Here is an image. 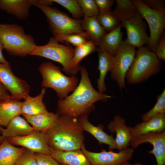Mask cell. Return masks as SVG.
I'll use <instances>...</instances> for the list:
<instances>
[{"label": "cell", "mask_w": 165, "mask_h": 165, "mask_svg": "<svg viewBox=\"0 0 165 165\" xmlns=\"http://www.w3.org/2000/svg\"><path fill=\"white\" fill-rule=\"evenodd\" d=\"M97 49L98 47L91 40L75 47L73 57L69 65L68 75L72 76L76 74L80 70V61L90 54L97 51Z\"/></svg>", "instance_id": "obj_24"}, {"label": "cell", "mask_w": 165, "mask_h": 165, "mask_svg": "<svg viewBox=\"0 0 165 165\" xmlns=\"http://www.w3.org/2000/svg\"><path fill=\"white\" fill-rule=\"evenodd\" d=\"M32 3L33 5L41 10L46 15L50 29L53 36L59 34L73 33L87 35L82 28L81 20L72 18L56 7L41 5L36 0H32Z\"/></svg>", "instance_id": "obj_6"}, {"label": "cell", "mask_w": 165, "mask_h": 165, "mask_svg": "<svg viewBox=\"0 0 165 165\" xmlns=\"http://www.w3.org/2000/svg\"><path fill=\"white\" fill-rule=\"evenodd\" d=\"M34 130L25 118L19 115L11 120L2 134L6 138H13L26 136Z\"/></svg>", "instance_id": "obj_20"}, {"label": "cell", "mask_w": 165, "mask_h": 165, "mask_svg": "<svg viewBox=\"0 0 165 165\" xmlns=\"http://www.w3.org/2000/svg\"><path fill=\"white\" fill-rule=\"evenodd\" d=\"M32 5V0H0V9L21 20L29 16Z\"/></svg>", "instance_id": "obj_18"}, {"label": "cell", "mask_w": 165, "mask_h": 165, "mask_svg": "<svg viewBox=\"0 0 165 165\" xmlns=\"http://www.w3.org/2000/svg\"><path fill=\"white\" fill-rule=\"evenodd\" d=\"M79 82L73 93L57 102L56 113L79 118L87 115L94 108V104L98 101L105 102L112 96L101 94L93 87L86 68L81 66Z\"/></svg>", "instance_id": "obj_1"}, {"label": "cell", "mask_w": 165, "mask_h": 165, "mask_svg": "<svg viewBox=\"0 0 165 165\" xmlns=\"http://www.w3.org/2000/svg\"><path fill=\"white\" fill-rule=\"evenodd\" d=\"M10 95L0 81V99L7 97Z\"/></svg>", "instance_id": "obj_40"}, {"label": "cell", "mask_w": 165, "mask_h": 165, "mask_svg": "<svg viewBox=\"0 0 165 165\" xmlns=\"http://www.w3.org/2000/svg\"><path fill=\"white\" fill-rule=\"evenodd\" d=\"M116 7L112 12L121 22L138 13L132 0H116Z\"/></svg>", "instance_id": "obj_29"}, {"label": "cell", "mask_w": 165, "mask_h": 165, "mask_svg": "<svg viewBox=\"0 0 165 165\" xmlns=\"http://www.w3.org/2000/svg\"><path fill=\"white\" fill-rule=\"evenodd\" d=\"M22 101L10 95L0 99V125L6 127L16 116L22 115Z\"/></svg>", "instance_id": "obj_17"}, {"label": "cell", "mask_w": 165, "mask_h": 165, "mask_svg": "<svg viewBox=\"0 0 165 165\" xmlns=\"http://www.w3.org/2000/svg\"><path fill=\"white\" fill-rule=\"evenodd\" d=\"M96 18L107 33L114 30L120 25V22L112 11L99 13Z\"/></svg>", "instance_id": "obj_30"}, {"label": "cell", "mask_w": 165, "mask_h": 165, "mask_svg": "<svg viewBox=\"0 0 165 165\" xmlns=\"http://www.w3.org/2000/svg\"><path fill=\"white\" fill-rule=\"evenodd\" d=\"M15 165H37L35 152L26 149L17 158Z\"/></svg>", "instance_id": "obj_35"}, {"label": "cell", "mask_w": 165, "mask_h": 165, "mask_svg": "<svg viewBox=\"0 0 165 165\" xmlns=\"http://www.w3.org/2000/svg\"><path fill=\"white\" fill-rule=\"evenodd\" d=\"M97 7L99 13H102L111 11L114 3L113 0H94Z\"/></svg>", "instance_id": "obj_37"}, {"label": "cell", "mask_w": 165, "mask_h": 165, "mask_svg": "<svg viewBox=\"0 0 165 165\" xmlns=\"http://www.w3.org/2000/svg\"><path fill=\"white\" fill-rule=\"evenodd\" d=\"M99 76L97 81L98 91L103 94L106 90L105 80L108 72H111L113 66L114 56L109 54L98 47Z\"/></svg>", "instance_id": "obj_23"}, {"label": "cell", "mask_w": 165, "mask_h": 165, "mask_svg": "<svg viewBox=\"0 0 165 165\" xmlns=\"http://www.w3.org/2000/svg\"><path fill=\"white\" fill-rule=\"evenodd\" d=\"M78 118L83 131L91 134L100 144L108 145L110 150L116 149L115 138L112 134H107L103 131L101 126L97 127L91 123L88 119L87 115H84Z\"/></svg>", "instance_id": "obj_19"}, {"label": "cell", "mask_w": 165, "mask_h": 165, "mask_svg": "<svg viewBox=\"0 0 165 165\" xmlns=\"http://www.w3.org/2000/svg\"><path fill=\"white\" fill-rule=\"evenodd\" d=\"M107 127L110 132L116 133L115 141L116 148L118 150L121 151L130 146L131 127L126 125L124 119L118 115L109 122Z\"/></svg>", "instance_id": "obj_15"}, {"label": "cell", "mask_w": 165, "mask_h": 165, "mask_svg": "<svg viewBox=\"0 0 165 165\" xmlns=\"http://www.w3.org/2000/svg\"><path fill=\"white\" fill-rule=\"evenodd\" d=\"M139 13L121 22V27L126 29L127 42L131 46L138 48L148 44L149 37L146 32L145 22Z\"/></svg>", "instance_id": "obj_12"}, {"label": "cell", "mask_w": 165, "mask_h": 165, "mask_svg": "<svg viewBox=\"0 0 165 165\" xmlns=\"http://www.w3.org/2000/svg\"><path fill=\"white\" fill-rule=\"evenodd\" d=\"M83 131L78 118L58 115L54 123L45 132L50 147L68 151L81 149L84 145Z\"/></svg>", "instance_id": "obj_2"}, {"label": "cell", "mask_w": 165, "mask_h": 165, "mask_svg": "<svg viewBox=\"0 0 165 165\" xmlns=\"http://www.w3.org/2000/svg\"><path fill=\"white\" fill-rule=\"evenodd\" d=\"M130 163L128 162H126L121 165H129Z\"/></svg>", "instance_id": "obj_45"}, {"label": "cell", "mask_w": 165, "mask_h": 165, "mask_svg": "<svg viewBox=\"0 0 165 165\" xmlns=\"http://www.w3.org/2000/svg\"><path fill=\"white\" fill-rule=\"evenodd\" d=\"M82 30L87 33L89 39L98 46L103 36L107 32L97 21L96 16H84L81 20Z\"/></svg>", "instance_id": "obj_26"}, {"label": "cell", "mask_w": 165, "mask_h": 165, "mask_svg": "<svg viewBox=\"0 0 165 165\" xmlns=\"http://www.w3.org/2000/svg\"><path fill=\"white\" fill-rule=\"evenodd\" d=\"M6 138L3 136L0 135V145L4 141Z\"/></svg>", "instance_id": "obj_42"}, {"label": "cell", "mask_w": 165, "mask_h": 165, "mask_svg": "<svg viewBox=\"0 0 165 165\" xmlns=\"http://www.w3.org/2000/svg\"><path fill=\"white\" fill-rule=\"evenodd\" d=\"M22 116L35 130L43 132L46 131L54 123L58 116L56 113L49 112L34 116Z\"/></svg>", "instance_id": "obj_27"}, {"label": "cell", "mask_w": 165, "mask_h": 165, "mask_svg": "<svg viewBox=\"0 0 165 165\" xmlns=\"http://www.w3.org/2000/svg\"><path fill=\"white\" fill-rule=\"evenodd\" d=\"M138 12L147 22L150 31L148 45V48L155 52L160 38L163 33L165 26V10L153 9L141 0H133Z\"/></svg>", "instance_id": "obj_7"}, {"label": "cell", "mask_w": 165, "mask_h": 165, "mask_svg": "<svg viewBox=\"0 0 165 165\" xmlns=\"http://www.w3.org/2000/svg\"><path fill=\"white\" fill-rule=\"evenodd\" d=\"M136 52L135 48L125 40L123 41L114 56L111 75L121 89L125 87L126 75L133 61Z\"/></svg>", "instance_id": "obj_9"}, {"label": "cell", "mask_w": 165, "mask_h": 165, "mask_svg": "<svg viewBox=\"0 0 165 165\" xmlns=\"http://www.w3.org/2000/svg\"><path fill=\"white\" fill-rule=\"evenodd\" d=\"M59 42L54 37L51 38L47 44L36 45L29 55L45 57L60 63L63 67L62 71L68 75L74 49L60 44Z\"/></svg>", "instance_id": "obj_8"}, {"label": "cell", "mask_w": 165, "mask_h": 165, "mask_svg": "<svg viewBox=\"0 0 165 165\" xmlns=\"http://www.w3.org/2000/svg\"><path fill=\"white\" fill-rule=\"evenodd\" d=\"M84 16H97L99 12L94 0H77Z\"/></svg>", "instance_id": "obj_34"}, {"label": "cell", "mask_w": 165, "mask_h": 165, "mask_svg": "<svg viewBox=\"0 0 165 165\" xmlns=\"http://www.w3.org/2000/svg\"><path fill=\"white\" fill-rule=\"evenodd\" d=\"M46 88H43L39 94L35 97L28 95L22 102V114L34 116L48 112L43 103Z\"/></svg>", "instance_id": "obj_21"}, {"label": "cell", "mask_w": 165, "mask_h": 165, "mask_svg": "<svg viewBox=\"0 0 165 165\" xmlns=\"http://www.w3.org/2000/svg\"><path fill=\"white\" fill-rule=\"evenodd\" d=\"M51 155L60 163L67 165H91L81 149L61 151L50 147Z\"/></svg>", "instance_id": "obj_22"}, {"label": "cell", "mask_w": 165, "mask_h": 165, "mask_svg": "<svg viewBox=\"0 0 165 165\" xmlns=\"http://www.w3.org/2000/svg\"><path fill=\"white\" fill-rule=\"evenodd\" d=\"M0 40L4 49L12 56L26 57L36 45L33 37L15 24H0Z\"/></svg>", "instance_id": "obj_3"}, {"label": "cell", "mask_w": 165, "mask_h": 165, "mask_svg": "<svg viewBox=\"0 0 165 165\" xmlns=\"http://www.w3.org/2000/svg\"><path fill=\"white\" fill-rule=\"evenodd\" d=\"M146 142L149 143L153 146L152 149L148 152L154 155L157 165H165V130L161 132L150 133L132 138L130 146L134 149Z\"/></svg>", "instance_id": "obj_13"}, {"label": "cell", "mask_w": 165, "mask_h": 165, "mask_svg": "<svg viewBox=\"0 0 165 165\" xmlns=\"http://www.w3.org/2000/svg\"><path fill=\"white\" fill-rule=\"evenodd\" d=\"M38 70L42 78V87L54 90L59 99L67 97L75 90L79 83L78 79L75 75H65L62 72L59 67L51 62H42Z\"/></svg>", "instance_id": "obj_5"}, {"label": "cell", "mask_w": 165, "mask_h": 165, "mask_svg": "<svg viewBox=\"0 0 165 165\" xmlns=\"http://www.w3.org/2000/svg\"><path fill=\"white\" fill-rule=\"evenodd\" d=\"M0 81L13 97L21 100L29 95L30 89L28 83L13 74L9 64L0 63Z\"/></svg>", "instance_id": "obj_11"}, {"label": "cell", "mask_w": 165, "mask_h": 165, "mask_svg": "<svg viewBox=\"0 0 165 165\" xmlns=\"http://www.w3.org/2000/svg\"><path fill=\"white\" fill-rule=\"evenodd\" d=\"M53 36V37L59 42H67L75 47L90 40L87 35L80 33L59 34Z\"/></svg>", "instance_id": "obj_31"}, {"label": "cell", "mask_w": 165, "mask_h": 165, "mask_svg": "<svg viewBox=\"0 0 165 165\" xmlns=\"http://www.w3.org/2000/svg\"><path fill=\"white\" fill-rule=\"evenodd\" d=\"M81 150L91 165H121L128 162L132 157L134 149L127 147L118 152L102 149L98 152L86 150L83 145Z\"/></svg>", "instance_id": "obj_10"}, {"label": "cell", "mask_w": 165, "mask_h": 165, "mask_svg": "<svg viewBox=\"0 0 165 165\" xmlns=\"http://www.w3.org/2000/svg\"><path fill=\"white\" fill-rule=\"evenodd\" d=\"M129 165H149L148 164H143L140 163H136L134 164H132L130 163Z\"/></svg>", "instance_id": "obj_43"}, {"label": "cell", "mask_w": 165, "mask_h": 165, "mask_svg": "<svg viewBox=\"0 0 165 165\" xmlns=\"http://www.w3.org/2000/svg\"><path fill=\"white\" fill-rule=\"evenodd\" d=\"M157 102L151 110L143 114L141 119L146 120L152 117L159 114H165V90L159 95L157 98Z\"/></svg>", "instance_id": "obj_33"}, {"label": "cell", "mask_w": 165, "mask_h": 165, "mask_svg": "<svg viewBox=\"0 0 165 165\" xmlns=\"http://www.w3.org/2000/svg\"><path fill=\"white\" fill-rule=\"evenodd\" d=\"M4 49L2 43L0 40V63L2 64H9V62L5 58L2 53V51Z\"/></svg>", "instance_id": "obj_41"}, {"label": "cell", "mask_w": 165, "mask_h": 165, "mask_svg": "<svg viewBox=\"0 0 165 165\" xmlns=\"http://www.w3.org/2000/svg\"><path fill=\"white\" fill-rule=\"evenodd\" d=\"M37 165H60L51 155L35 153Z\"/></svg>", "instance_id": "obj_36"}, {"label": "cell", "mask_w": 165, "mask_h": 165, "mask_svg": "<svg viewBox=\"0 0 165 165\" xmlns=\"http://www.w3.org/2000/svg\"><path fill=\"white\" fill-rule=\"evenodd\" d=\"M151 9L157 11L165 10V1L163 0H142Z\"/></svg>", "instance_id": "obj_39"}, {"label": "cell", "mask_w": 165, "mask_h": 165, "mask_svg": "<svg viewBox=\"0 0 165 165\" xmlns=\"http://www.w3.org/2000/svg\"><path fill=\"white\" fill-rule=\"evenodd\" d=\"M161 67L160 61L155 53L148 47L143 46L136 51L126 78L129 84H138L157 74Z\"/></svg>", "instance_id": "obj_4"}, {"label": "cell", "mask_w": 165, "mask_h": 165, "mask_svg": "<svg viewBox=\"0 0 165 165\" xmlns=\"http://www.w3.org/2000/svg\"><path fill=\"white\" fill-rule=\"evenodd\" d=\"M6 138L14 145L22 146L35 153L51 155L50 147L48 144L45 132L34 130L25 136Z\"/></svg>", "instance_id": "obj_14"}, {"label": "cell", "mask_w": 165, "mask_h": 165, "mask_svg": "<svg viewBox=\"0 0 165 165\" xmlns=\"http://www.w3.org/2000/svg\"><path fill=\"white\" fill-rule=\"evenodd\" d=\"M26 149L15 146L6 138L0 145V165H15L17 158Z\"/></svg>", "instance_id": "obj_28"}, {"label": "cell", "mask_w": 165, "mask_h": 165, "mask_svg": "<svg viewBox=\"0 0 165 165\" xmlns=\"http://www.w3.org/2000/svg\"><path fill=\"white\" fill-rule=\"evenodd\" d=\"M121 25L112 31L106 33L101 38L98 46L106 53L114 56L122 41L123 32Z\"/></svg>", "instance_id": "obj_25"}, {"label": "cell", "mask_w": 165, "mask_h": 165, "mask_svg": "<svg viewBox=\"0 0 165 165\" xmlns=\"http://www.w3.org/2000/svg\"><path fill=\"white\" fill-rule=\"evenodd\" d=\"M51 0L53 2L58 4L67 9L74 19L80 20L84 16L77 0Z\"/></svg>", "instance_id": "obj_32"}, {"label": "cell", "mask_w": 165, "mask_h": 165, "mask_svg": "<svg viewBox=\"0 0 165 165\" xmlns=\"http://www.w3.org/2000/svg\"><path fill=\"white\" fill-rule=\"evenodd\" d=\"M4 129V128H3L0 125V133L2 134Z\"/></svg>", "instance_id": "obj_44"}, {"label": "cell", "mask_w": 165, "mask_h": 165, "mask_svg": "<svg viewBox=\"0 0 165 165\" xmlns=\"http://www.w3.org/2000/svg\"><path fill=\"white\" fill-rule=\"evenodd\" d=\"M60 165H67L64 164H62V163H60Z\"/></svg>", "instance_id": "obj_46"}, {"label": "cell", "mask_w": 165, "mask_h": 165, "mask_svg": "<svg viewBox=\"0 0 165 165\" xmlns=\"http://www.w3.org/2000/svg\"><path fill=\"white\" fill-rule=\"evenodd\" d=\"M164 32L161 36L154 53L160 60L165 61V36Z\"/></svg>", "instance_id": "obj_38"}, {"label": "cell", "mask_w": 165, "mask_h": 165, "mask_svg": "<svg viewBox=\"0 0 165 165\" xmlns=\"http://www.w3.org/2000/svg\"><path fill=\"white\" fill-rule=\"evenodd\" d=\"M165 128V114L157 115L131 127V139L150 133L161 132Z\"/></svg>", "instance_id": "obj_16"}]
</instances>
